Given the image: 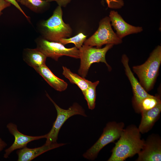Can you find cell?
Segmentation results:
<instances>
[{
	"label": "cell",
	"instance_id": "cell-1",
	"mask_svg": "<svg viewBox=\"0 0 161 161\" xmlns=\"http://www.w3.org/2000/svg\"><path fill=\"white\" fill-rule=\"evenodd\" d=\"M140 133L138 128L133 124L124 129L107 161H123L138 154L144 143V140L141 139Z\"/></svg>",
	"mask_w": 161,
	"mask_h": 161
},
{
	"label": "cell",
	"instance_id": "cell-2",
	"mask_svg": "<svg viewBox=\"0 0 161 161\" xmlns=\"http://www.w3.org/2000/svg\"><path fill=\"white\" fill-rule=\"evenodd\" d=\"M62 16L61 7L58 6L50 17L41 21L37 27L41 37L48 41L56 42L70 37L72 30L69 24L64 21Z\"/></svg>",
	"mask_w": 161,
	"mask_h": 161
},
{
	"label": "cell",
	"instance_id": "cell-3",
	"mask_svg": "<svg viewBox=\"0 0 161 161\" xmlns=\"http://www.w3.org/2000/svg\"><path fill=\"white\" fill-rule=\"evenodd\" d=\"M161 63V47L158 45L144 63L132 67L133 71L139 78L140 83L147 92L153 87Z\"/></svg>",
	"mask_w": 161,
	"mask_h": 161
},
{
	"label": "cell",
	"instance_id": "cell-4",
	"mask_svg": "<svg viewBox=\"0 0 161 161\" xmlns=\"http://www.w3.org/2000/svg\"><path fill=\"white\" fill-rule=\"evenodd\" d=\"M113 45L112 44H107L103 48H97L83 45L79 49L80 64L78 71L79 75L85 78L91 65L95 63H104L108 70L111 71L112 68L107 62L106 55Z\"/></svg>",
	"mask_w": 161,
	"mask_h": 161
},
{
	"label": "cell",
	"instance_id": "cell-5",
	"mask_svg": "<svg viewBox=\"0 0 161 161\" xmlns=\"http://www.w3.org/2000/svg\"><path fill=\"white\" fill-rule=\"evenodd\" d=\"M124 126V123L123 122H109L104 128L100 138L83 154V157L89 160H95L97 157L99 152L104 146L119 138Z\"/></svg>",
	"mask_w": 161,
	"mask_h": 161
},
{
	"label": "cell",
	"instance_id": "cell-6",
	"mask_svg": "<svg viewBox=\"0 0 161 161\" xmlns=\"http://www.w3.org/2000/svg\"><path fill=\"white\" fill-rule=\"evenodd\" d=\"M46 95L53 103L57 112V117L54 122L50 131L47 134L45 144H50L57 143V140L60 130L63 124L71 117L75 115H80L86 117L84 109L79 104L74 103L67 109H64L59 106L46 93Z\"/></svg>",
	"mask_w": 161,
	"mask_h": 161
},
{
	"label": "cell",
	"instance_id": "cell-7",
	"mask_svg": "<svg viewBox=\"0 0 161 161\" xmlns=\"http://www.w3.org/2000/svg\"><path fill=\"white\" fill-rule=\"evenodd\" d=\"M109 17L102 19L99 23L98 28L95 32L88 39H86L83 45L101 48L104 45H117L122 42L113 30Z\"/></svg>",
	"mask_w": 161,
	"mask_h": 161
},
{
	"label": "cell",
	"instance_id": "cell-8",
	"mask_svg": "<svg viewBox=\"0 0 161 161\" xmlns=\"http://www.w3.org/2000/svg\"><path fill=\"white\" fill-rule=\"evenodd\" d=\"M36 48L47 57H49L57 61L58 58L66 56L75 58H80V51L75 47L67 48L59 42L48 41L42 37L35 40Z\"/></svg>",
	"mask_w": 161,
	"mask_h": 161
},
{
	"label": "cell",
	"instance_id": "cell-9",
	"mask_svg": "<svg viewBox=\"0 0 161 161\" xmlns=\"http://www.w3.org/2000/svg\"><path fill=\"white\" fill-rule=\"evenodd\" d=\"M137 161H160L161 139L157 134H152L144 140V145L137 154Z\"/></svg>",
	"mask_w": 161,
	"mask_h": 161
},
{
	"label": "cell",
	"instance_id": "cell-10",
	"mask_svg": "<svg viewBox=\"0 0 161 161\" xmlns=\"http://www.w3.org/2000/svg\"><path fill=\"white\" fill-rule=\"evenodd\" d=\"M7 127L10 133L14 136L15 140L12 145L5 150V153L4 155V157L5 158H8L10 154L15 150L26 147L29 143L47 137V134L38 136H31L24 135L18 131L16 124L12 123H8Z\"/></svg>",
	"mask_w": 161,
	"mask_h": 161
},
{
	"label": "cell",
	"instance_id": "cell-11",
	"mask_svg": "<svg viewBox=\"0 0 161 161\" xmlns=\"http://www.w3.org/2000/svg\"><path fill=\"white\" fill-rule=\"evenodd\" d=\"M121 62L132 86L134 96L133 103L135 107L142 99L152 95L147 93L134 76L129 64V59L125 54L123 55Z\"/></svg>",
	"mask_w": 161,
	"mask_h": 161
},
{
	"label": "cell",
	"instance_id": "cell-12",
	"mask_svg": "<svg viewBox=\"0 0 161 161\" xmlns=\"http://www.w3.org/2000/svg\"><path fill=\"white\" fill-rule=\"evenodd\" d=\"M109 17L111 26L116 31V34L121 39L127 35L140 32L143 30L141 27H135L125 22L117 12L111 11Z\"/></svg>",
	"mask_w": 161,
	"mask_h": 161
},
{
	"label": "cell",
	"instance_id": "cell-13",
	"mask_svg": "<svg viewBox=\"0 0 161 161\" xmlns=\"http://www.w3.org/2000/svg\"><path fill=\"white\" fill-rule=\"evenodd\" d=\"M65 143H57L50 144H45L43 146L36 148H30L25 147L17 151L18 161H30L50 150L65 145Z\"/></svg>",
	"mask_w": 161,
	"mask_h": 161
},
{
	"label": "cell",
	"instance_id": "cell-14",
	"mask_svg": "<svg viewBox=\"0 0 161 161\" xmlns=\"http://www.w3.org/2000/svg\"><path fill=\"white\" fill-rule=\"evenodd\" d=\"M161 112V103L149 110L141 112V119L138 129L142 134L147 133L153 127L160 117Z\"/></svg>",
	"mask_w": 161,
	"mask_h": 161
},
{
	"label": "cell",
	"instance_id": "cell-15",
	"mask_svg": "<svg viewBox=\"0 0 161 161\" xmlns=\"http://www.w3.org/2000/svg\"><path fill=\"white\" fill-rule=\"evenodd\" d=\"M34 69L56 90L62 92L67 88V83L54 75L45 64Z\"/></svg>",
	"mask_w": 161,
	"mask_h": 161
},
{
	"label": "cell",
	"instance_id": "cell-16",
	"mask_svg": "<svg viewBox=\"0 0 161 161\" xmlns=\"http://www.w3.org/2000/svg\"><path fill=\"white\" fill-rule=\"evenodd\" d=\"M47 57L37 49L26 48L23 52L24 61L34 69L45 64Z\"/></svg>",
	"mask_w": 161,
	"mask_h": 161
},
{
	"label": "cell",
	"instance_id": "cell-17",
	"mask_svg": "<svg viewBox=\"0 0 161 161\" xmlns=\"http://www.w3.org/2000/svg\"><path fill=\"white\" fill-rule=\"evenodd\" d=\"M62 68L63 75L69 80L71 83L76 85L83 93L91 81L72 72L66 67L63 66Z\"/></svg>",
	"mask_w": 161,
	"mask_h": 161
},
{
	"label": "cell",
	"instance_id": "cell-18",
	"mask_svg": "<svg viewBox=\"0 0 161 161\" xmlns=\"http://www.w3.org/2000/svg\"><path fill=\"white\" fill-rule=\"evenodd\" d=\"M16 1L37 13L44 11L49 5V2L43 0H17Z\"/></svg>",
	"mask_w": 161,
	"mask_h": 161
},
{
	"label": "cell",
	"instance_id": "cell-19",
	"mask_svg": "<svg viewBox=\"0 0 161 161\" xmlns=\"http://www.w3.org/2000/svg\"><path fill=\"white\" fill-rule=\"evenodd\" d=\"M161 103L159 95H151L142 99L135 107L136 111L141 113L143 111L150 110Z\"/></svg>",
	"mask_w": 161,
	"mask_h": 161
},
{
	"label": "cell",
	"instance_id": "cell-20",
	"mask_svg": "<svg viewBox=\"0 0 161 161\" xmlns=\"http://www.w3.org/2000/svg\"><path fill=\"white\" fill-rule=\"evenodd\" d=\"M99 83V80L91 82L84 92L83 93L86 100L88 108L93 110L95 107L96 98V88Z\"/></svg>",
	"mask_w": 161,
	"mask_h": 161
},
{
	"label": "cell",
	"instance_id": "cell-21",
	"mask_svg": "<svg viewBox=\"0 0 161 161\" xmlns=\"http://www.w3.org/2000/svg\"><path fill=\"white\" fill-rule=\"evenodd\" d=\"M86 37V35L80 32L73 37L62 38L59 41V42L64 45L70 43H73L75 47L79 49L83 46Z\"/></svg>",
	"mask_w": 161,
	"mask_h": 161
},
{
	"label": "cell",
	"instance_id": "cell-22",
	"mask_svg": "<svg viewBox=\"0 0 161 161\" xmlns=\"http://www.w3.org/2000/svg\"><path fill=\"white\" fill-rule=\"evenodd\" d=\"M108 7L112 9H120L124 5L122 0H105Z\"/></svg>",
	"mask_w": 161,
	"mask_h": 161
},
{
	"label": "cell",
	"instance_id": "cell-23",
	"mask_svg": "<svg viewBox=\"0 0 161 161\" xmlns=\"http://www.w3.org/2000/svg\"><path fill=\"white\" fill-rule=\"evenodd\" d=\"M7 1L10 3L11 4L13 5L15 7L27 18V19L29 18V17L27 16L22 10L20 5H19L18 2L16 0H6Z\"/></svg>",
	"mask_w": 161,
	"mask_h": 161
},
{
	"label": "cell",
	"instance_id": "cell-24",
	"mask_svg": "<svg viewBox=\"0 0 161 161\" xmlns=\"http://www.w3.org/2000/svg\"><path fill=\"white\" fill-rule=\"evenodd\" d=\"M11 4L6 0H0V16L2 14V11L10 7Z\"/></svg>",
	"mask_w": 161,
	"mask_h": 161
},
{
	"label": "cell",
	"instance_id": "cell-25",
	"mask_svg": "<svg viewBox=\"0 0 161 161\" xmlns=\"http://www.w3.org/2000/svg\"><path fill=\"white\" fill-rule=\"evenodd\" d=\"M72 0H54L58 6L61 7H65Z\"/></svg>",
	"mask_w": 161,
	"mask_h": 161
},
{
	"label": "cell",
	"instance_id": "cell-26",
	"mask_svg": "<svg viewBox=\"0 0 161 161\" xmlns=\"http://www.w3.org/2000/svg\"><path fill=\"white\" fill-rule=\"evenodd\" d=\"M7 146V143L0 137V152Z\"/></svg>",
	"mask_w": 161,
	"mask_h": 161
},
{
	"label": "cell",
	"instance_id": "cell-27",
	"mask_svg": "<svg viewBox=\"0 0 161 161\" xmlns=\"http://www.w3.org/2000/svg\"><path fill=\"white\" fill-rule=\"evenodd\" d=\"M44 0V1H47L48 2H51V1H54V0Z\"/></svg>",
	"mask_w": 161,
	"mask_h": 161
},
{
	"label": "cell",
	"instance_id": "cell-28",
	"mask_svg": "<svg viewBox=\"0 0 161 161\" xmlns=\"http://www.w3.org/2000/svg\"><path fill=\"white\" fill-rule=\"evenodd\" d=\"M16 0V1H17V0Z\"/></svg>",
	"mask_w": 161,
	"mask_h": 161
}]
</instances>
